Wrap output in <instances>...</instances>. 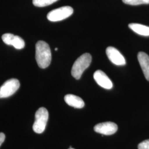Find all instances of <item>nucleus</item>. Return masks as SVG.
I'll list each match as a JSON object with an SVG mask.
<instances>
[{
  "instance_id": "nucleus-11",
  "label": "nucleus",
  "mask_w": 149,
  "mask_h": 149,
  "mask_svg": "<svg viewBox=\"0 0 149 149\" xmlns=\"http://www.w3.org/2000/svg\"><path fill=\"white\" fill-rule=\"evenodd\" d=\"M129 27L134 32L143 36H149V27L138 23H130Z\"/></svg>"
},
{
  "instance_id": "nucleus-14",
  "label": "nucleus",
  "mask_w": 149,
  "mask_h": 149,
  "mask_svg": "<svg viewBox=\"0 0 149 149\" xmlns=\"http://www.w3.org/2000/svg\"><path fill=\"white\" fill-rule=\"evenodd\" d=\"M123 2L129 5H139L142 4H149V0H122Z\"/></svg>"
},
{
  "instance_id": "nucleus-4",
  "label": "nucleus",
  "mask_w": 149,
  "mask_h": 149,
  "mask_svg": "<svg viewBox=\"0 0 149 149\" xmlns=\"http://www.w3.org/2000/svg\"><path fill=\"white\" fill-rule=\"evenodd\" d=\"M74 12L70 6H64L55 9L48 13L47 18L51 22H58L64 20L71 16Z\"/></svg>"
},
{
  "instance_id": "nucleus-8",
  "label": "nucleus",
  "mask_w": 149,
  "mask_h": 149,
  "mask_svg": "<svg viewBox=\"0 0 149 149\" xmlns=\"http://www.w3.org/2000/svg\"><path fill=\"white\" fill-rule=\"evenodd\" d=\"M93 78L98 85L105 89L110 90L113 87L111 80L101 70H97L93 74Z\"/></svg>"
},
{
  "instance_id": "nucleus-18",
  "label": "nucleus",
  "mask_w": 149,
  "mask_h": 149,
  "mask_svg": "<svg viewBox=\"0 0 149 149\" xmlns=\"http://www.w3.org/2000/svg\"><path fill=\"white\" fill-rule=\"evenodd\" d=\"M55 50H58V48H55Z\"/></svg>"
},
{
  "instance_id": "nucleus-15",
  "label": "nucleus",
  "mask_w": 149,
  "mask_h": 149,
  "mask_svg": "<svg viewBox=\"0 0 149 149\" xmlns=\"http://www.w3.org/2000/svg\"><path fill=\"white\" fill-rule=\"evenodd\" d=\"M15 36V35L11 33H6L2 35V39L6 44L8 45H12V43Z\"/></svg>"
},
{
  "instance_id": "nucleus-13",
  "label": "nucleus",
  "mask_w": 149,
  "mask_h": 149,
  "mask_svg": "<svg viewBox=\"0 0 149 149\" xmlns=\"http://www.w3.org/2000/svg\"><path fill=\"white\" fill-rule=\"evenodd\" d=\"M58 0H33V4L36 7H43L50 5Z\"/></svg>"
},
{
  "instance_id": "nucleus-3",
  "label": "nucleus",
  "mask_w": 149,
  "mask_h": 149,
  "mask_svg": "<svg viewBox=\"0 0 149 149\" xmlns=\"http://www.w3.org/2000/svg\"><path fill=\"white\" fill-rule=\"evenodd\" d=\"M35 122L33 125V129L35 133L41 134L45 130L49 118V113L44 107L39 108L36 113Z\"/></svg>"
},
{
  "instance_id": "nucleus-10",
  "label": "nucleus",
  "mask_w": 149,
  "mask_h": 149,
  "mask_svg": "<svg viewBox=\"0 0 149 149\" xmlns=\"http://www.w3.org/2000/svg\"><path fill=\"white\" fill-rule=\"evenodd\" d=\"M65 102L70 106L74 107L75 108H82L85 106V102L81 98L74 95H66L64 97Z\"/></svg>"
},
{
  "instance_id": "nucleus-17",
  "label": "nucleus",
  "mask_w": 149,
  "mask_h": 149,
  "mask_svg": "<svg viewBox=\"0 0 149 149\" xmlns=\"http://www.w3.org/2000/svg\"><path fill=\"white\" fill-rule=\"evenodd\" d=\"M5 139V135L3 133H0V146L4 142Z\"/></svg>"
},
{
  "instance_id": "nucleus-12",
  "label": "nucleus",
  "mask_w": 149,
  "mask_h": 149,
  "mask_svg": "<svg viewBox=\"0 0 149 149\" xmlns=\"http://www.w3.org/2000/svg\"><path fill=\"white\" fill-rule=\"evenodd\" d=\"M12 46L17 49H22L24 48L25 42L22 38L17 36H15L13 40Z\"/></svg>"
},
{
  "instance_id": "nucleus-6",
  "label": "nucleus",
  "mask_w": 149,
  "mask_h": 149,
  "mask_svg": "<svg viewBox=\"0 0 149 149\" xmlns=\"http://www.w3.org/2000/svg\"><path fill=\"white\" fill-rule=\"evenodd\" d=\"M117 130V125L111 122L99 123L94 127V130L96 133L105 135H113L116 133Z\"/></svg>"
},
{
  "instance_id": "nucleus-2",
  "label": "nucleus",
  "mask_w": 149,
  "mask_h": 149,
  "mask_svg": "<svg viewBox=\"0 0 149 149\" xmlns=\"http://www.w3.org/2000/svg\"><path fill=\"white\" fill-rule=\"evenodd\" d=\"M92 56L90 54L85 53L74 61L71 70V74L76 80H79L85 70L90 65Z\"/></svg>"
},
{
  "instance_id": "nucleus-7",
  "label": "nucleus",
  "mask_w": 149,
  "mask_h": 149,
  "mask_svg": "<svg viewBox=\"0 0 149 149\" xmlns=\"http://www.w3.org/2000/svg\"><path fill=\"white\" fill-rule=\"evenodd\" d=\"M106 54L113 64L118 66H123L126 64L124 57L116 48L108 47L106 49Z\"/></svg>"
},
{
  "instance_id": "nucleus-19",
  "label": "nucleus",
  "mask_w": 149,
  "mask_h": 149,
  "mask_svg": "<svg viewBox=\"0 0 149 149\" xmlns=\"http://www.w3.org/2000/svg\"><path fill=\"white\" fill-rule=\"evenodd\" d=\"M69 149H73V148H71V146H70V147Z\"/></svg>"
},
{
  "instance_id": "nucleus-5",
  "label": "nucleus",
  "mask_w": 149,
  "mask_h": 149,
  "mask_svg": "<svg viewBox=\"0 0 149 149\" xmlns=\"http://www.w3.org/2000/svg\"><path fill=\"white\" fill-rule=\"evenodd\" d=\"M20 87L19 80L11 79L6 81L0 87V98H5L13 95Z\"/></svg>"
},
{
  "instance_id": "nucleus-1",
  "label": "nucleus",
  "mask_w": 149,
  "mask_h": 149,
  "mask_svg": "<svg viewBox=\"0 0 149 149\" xmlns=\"http://www.w3.org/2000/svg\"><path fill=\"white\" fill-rule=\"evenodd\" d=\"M36 59L38 66L42 69H45L50 65L52 53L48 43L42 40L38 42L36 45Z\"/></svg>"
},
{
  "instance_id": "nucleus-16",
  "label": "nucleus",
  "mask_w": 149,
  "mask_h": 149,
  "mask_svg": "<svg viewBox=\"0 0 149 149\" xmlns=\"http://www.w3.org/2000/svg\"><path fill=\"white\" fill-rule=\"evenodd\" d=\"M138 149H149V139L145 140L139 144Z\"/></svg>"
},
{
  "instance_id": "nucleus-9",
  "label": "nucleus",
  "mask_w": 149,
  "mask_h": 149,
  "mask_svg": "<svg viewBox=\"0 0 149 149\" xmlns=\"http://www.w3.org/2000/svg\"><path fill=\"white\" fill-rule=\"evenodd\" d=\"M138 59L146 79L149 81V55L144 52H140L138 54Z\"/></svg>"
}]
</instances>
